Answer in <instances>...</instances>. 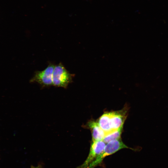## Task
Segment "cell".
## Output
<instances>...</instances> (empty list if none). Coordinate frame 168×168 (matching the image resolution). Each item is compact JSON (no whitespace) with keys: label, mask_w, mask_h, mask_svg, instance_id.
<instances>
[{"label":"cell","mask_w":168,"mask_h":168,"mask_svg":"<svg viewBox=\"0 0 168 168\" xmlns=\"http://www.w3.org/2000/svg\"><path fill=\"white\" fill-rule=\"evenodd\" d=\"M30 168H43V166L42 164L40 163L38 164L37 166L31 165Z\"/></svg>","instance_id":"9"},{"label":"cell","mask_w":168,"mask_h":168,"mask_svg":"<svg viewBox=\"0 0 168 168\" xmlns=\"http://www.w3.org/2000/svg\"><path fill=\"white\" fill-rule=\"evenodd\" d=\"M74 74L70 73L62 63L55 66L52 76L53 85L66 88L72 82Z\"/></svg>","instance_id":"1"},{"label":"cell","mask_w":168,"mask_h":168,"mask_svg":"<svg viewBox=\"0 0 168 168\" xmlns=\"http://www.w3.org/2000/svg\"><path fill=\"white\" fill-rule=\"evenodd\" d=\"M124 148L131 149L124 144L120 138L109 142L105 145L102 153L90 165L88 168H94L100 164L105 157Z\"/></svg>","instance_id":"2"},{"label":"cell","mask_w":168,"mask_h":168,"mask_svg":"<svg viewBox=\"0 0 168 168\" xmlns=\"http://www.w3.org/2000/svg\"><path fill=\"white\" fill-rule=\"evenodd\" d=\"M54 67V64L50 63L44 70L35 72L30 82H36L43 87L53 85L52 76Z\"/></svg>","instance_id":"3"},{"label":"cell","mask_w":168,"mask_h":168,"mask_svg":"<svg viewBox=\"0 0 168 168\" xmlns=\"http://www.w3.org/2000/svg\"><path fill=\"white\" fill-rule=\"evenodd\" d=\"M87 125L91 130L92 141L103 140L105 133L100 127L97 122L91 121Z\"/></svg>","instance_id":"6"},{"label":"cell","mask_w":168,"mask_h":168,"mask_svg":"<svg viewBox=\"0 0 168 168\" xmlns=\"http://www.w3.org/2000/svg\"><path fill=\"white\" fill-rule=\"evenodd\" d=\"M105 143L103 140L92 141L88 155L84 162L76 168H88L103 152Z\"/></svg>","instance_id":"4"},{"label":"cell","mask_w":168,"mask_h":168,"mask_svg":"<svg viewBox=\"0 0 168 168\" xmlns=\"http://www.w3.org/2000/svg\"><path fill=\"white\" fill-rule=\"evenodd\" d=\"M97 122L105 134L113 131L111 127L110 112H105L99 118Z\"/></svg>","instance_id":"7"},{"label":"cell","mask_w":168,"mask_h":168,"mask_svg":"<svg viewBox=\"0 0 168 168\" xmlns=\"http://www.w3.org/2000/svg\"><path fill=\"white\" fill-rule=\"evenodd\" d=\"M110 113V125L112 130H116L123 127L127 116L126 110Z\"/></svg>","instance_id":"5"},{"label":"cell","mask_w":168,"mask_h":168,"mask_svg":"<svg viewBox=\"0 0 168 168\" xmlns=\"http://www.w3.org/2000/svg\"><path fill=\"white\" fill-rule=\"evenodd\" d=\"M123 128L121 127L117 130L106 134L103 139V141L105 143H107L112 140L120 138Z\"/></svg>","instance_id":"8"}]
</instances>
